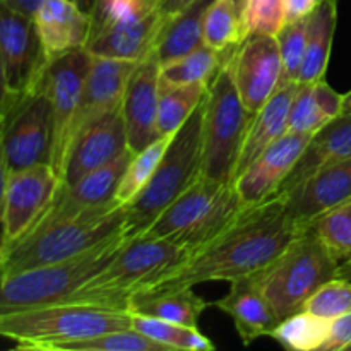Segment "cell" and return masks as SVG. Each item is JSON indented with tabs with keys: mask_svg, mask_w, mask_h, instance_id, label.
<instances>
[{
	"mask_svg": "<svg viewBox=\"0 0 351 351\" xmlns=\"http://www.w3.org/2000/svg\"><path fill=\"white\" fill-rule=\"evenodd\" d=\"M300 228L278 194L257 204L243 206L225 230L189 254L180 266L147 288L146 293L185 290L209 281L230 283L252 276L273 263Z\"/></svg>",
	"mask_w": 351,
	"mask_h": 351,
	"instance_id": "cell-1",
	"label": "cell"
},
{
	"mask_svg": "<svg viewBox=\"0 0 351 351\" xmlns=\"http://www.w3.org/2000/svg\"><path fill=\"white\" fill-rule=\"evenodd\" d=\"M125 208L112 201L72 209L53 199L26 237L0 252V273L10 274L77 257L113 237L123 235Z\"/></svg>",
	"mask_w": 351,
	"mask_h": 351,
	"instance_id": "cell-2",
	"label": "cell"
},
{
	"mask_svg": "<svg viewBox=\"0 0 351 351\" xmlns=\"http://www.w3.org/2000/svg\"><path fill=\"white\" fill-rule=\"evenodd\" d=\"M189 250L147 233L125 237L105 267L69 302L127 311L134 295L146 291L189 257Z\"/></svg>",
	"mask_w": 351,
	"mask_h": 351,
	"instance_id": "cell-3",
	"label": "cell"
},
{
	"mask_svg": "<svg viewBox=\"0 0 351 351\" xmlns=\"http://www.w3.org/2000/svg\"><path fill=\"white\" fill-rule=\"evenodd\" d=\"M129 328L130 312L71 302L0 314V338L17 350L58 351L65 343Z\"/></svg>",
	"mask_w": 351,
	"mask_h": 351,
	"instance_id": "cell-4",
	"label": "cell"
},
{
	"mask_svg": "<svg viewBox=\"0 0 351 351\" xmlns=\"http://www.w3.org/2000/svg\"><path fill=\"white\" fill-rule=\"evenodd\" d=\"M242 209L235 185L202 173L143 233L194 252L225 230Z\"/></svg>",
	"mask_w": 351,
	"mask_h": 351,
	"instance_id": "cell-5",
	"label": "cell"
},
{
	"mask_svg": "<svg viewBox=\"0 0 351 351\" xmlns=\"http://www.w3.org/2000/svg\"><path fill=\"white\" fill-rule=\"evenodd\" d=\"M202 110L204 101L171 136L151 180L125 206L123 237L146 232L163 209L202 175Z\"/></svg>",
	"mask_w": 351,
	"mask_h": 351,
	"instance_id": "cell-6",
	"label": "cell"
},
{
	"mask_svg": "<svg viewBox=\"0 0 351 351\" xmlns=\"http://www.w3.org/2000/svg\"><path fill=\"white\" fill-rule=\"evenodd\" d=\"M338 267L339 261L324 243L302 226L290 245L252 278L281 321L304 311L314 291L338 276Z\"/></svg>",
	"mask_w": 351,
	"mask_h": 351,
	"instance_id": "cell-7",
	"label": "cell"
},
{
	"mask_svg": "<svg viewBox=\"0 0 351 351\" xmlns=\"http://www.w3.org/2000/svg\"><path fill=\"white\" fill-rule=\"evenodd\" d=\"M123 239V235L113 237L64 263L0 273V314L69 302L89 278L108 264Z\"/></svg>",
	"mask_w": 351,
	"mask_h": 351,
	"instance_id": "cell-8",
	"label": "cell"
},
{
	"mask_svg": "<svg viewBox=\"0 0 351 351\" xmlns=\"http://www.w3.org/2000/svg\"><path fill=\"white\" fill-rule=\"evenodd\" d=\"M252 113L239 95L226 62L209 82L202 110V173L225 184L235 182Z\"/></svg>",
	"mask_w": 351,
	"mask_h": 351,
	"instance_id": "cell-9",
	"label": "cell"
},
{
	"mask_svg": "<svg viewBox=\"0 0 351 351\" xmlns=\"http://www.w3.org/2000/svg\"><path fill=\"white\" fill-rule=\"evenodd\" d=\"M53 110L41 86L14 96L3 112V149L9 170L51 165Z\"/></svg>",
	"mask_w": 351,
	"mask_h": 351,
	"instance_id": "cell-10",
	"label": "cell"
},
{
	"mask_svg": "<svg viewBox=\"0 0 351 351\" xmlns=\"http://www.w3.org/2000/svg\"><path fill=\"white\" fill-rule=\"evenodd\" d=\"M161 24L156 0H125L93 27L86 50L93 57L139 62L154 51Z\"/></svg>",
	"mask_w": 351,
	"mask_h": 351,
	"instance_id": "cell-11",
	"label": "cell"
},
{
	"mask_svg": "<svg viewBox=\"0 0 351 351\" xmlns=\"http://www.w3.org/2000/svg\"><path fill=\"white\" fill-rule=\"evenodd\" d=\"M60 185V175L50 163L10 171L3 195L0 252L19 242L36 226Z\"/></svg>",
	"mask_w": 351,
	"mask_h": 351,
	"instance_id": "cell-12",
	"label": "cell"
},
{
	"mask_svg": "<svg viewBox=\"0 0 351 351\" xmlns=\"http://www.w3.org/2000/svg\"><path fill=\"white\" fill-rule=\"evenodd\" d=\"M91 58L93 55L86 48L69 51L48 62L40 79L41 89L47 93L51 110H53L51 167L58 175L62 173L72 120H74L75 110L81 99L89 67H91Z\"/></svg>",
	"mask_w": 351,
	"mask_h": 351,
	"instance_id": "cell-13",
	"label": "cell"
},
{
	"mask_svg": "<svg viewBox=\"0 0 351 351\" xmlns=\"http://www.w3.org/2000/svg\"><path fill=\"white\" fill-rule=\"evenodd\" d=\"M228 65L240 98L252 115L285 82L276 36L249 34L233 50Z\"/></svg>",
	"mask_w": 351,
	"mask_h": 351,
	"instance_id": "cell-14",
	"label": "cell"
},
{
	"mask_svg": "<svg viewBox=\"0 0 351 351\" xmlns=\"http://www.w3.org/2000/svg\"><path fill=\"white\" fill-rule=\"evenodd\" d=\"M0 51L10 95H23L40 84L48 60L33 16L12 9L3 0H0Z\"/></svg>",
	"mask_w": 351,
	"mask_h": 351,
	"instance_id": "cell-15",
	"label": "cell"
},
{
	"mask_svg": "<svg viewBox=\"0 0 351 351\" xmlns=\"http://www.w3.org/2000/svg\"><path fill=\"white\" fill-rule=\"evenodd\" d=\"M129 149L122 105L96 119L72 137L62 165V184L71 185L82 175Z\"/></svg>",
	"mask_w": 351,
	"mask_h": 351,
	"instance_id": "cell-16",
	"label": "cell"
},
{
	"mask_svg": "<svg viewBox=\"0 0 351 351\" xmlns=\"http://www.w3.org/2000/svg\"><path fill=\"white\" fill-rule=\"evenodd\" d=\"M161 65L156 53L139 60L130 74L122 99L127 144L132 153L144 149L161 137L158 130Z\"/></svg>",
	"mask_w": 351,
	"mask_h": 351,
	"instance_id": "cell-17",
	"label": "cell"
},
{
	"mask_svg": "<svg viewBox=\"0 0 351 351\" xmlns=\"http://www.w3.org/2000/svg\"><path fill=\"white\" fill-rule=\"evenodd\" d=\"M311 134L287 132L249 165L233 185L243 206L257 204L278 194L281 184L307 147Z\"/></svg>",
	"mask_w": 351,
	"mask_h": 351,
	"instance_id": "cell-18",
	"label": "cell"
},
{
	"mask_svg": "<svg viewBox=\"0 0 351 351\" xmlns=\"http://www.w3.org/2000/svg\"><path fill=\"white\" fill-rule=\"evenodd\" d=\"M137 62L119 60V58H91V67H89L81 99H79L77 110L72 120L69 144L79 130L122 105L127 82Z\"/></svg>",
	"mask_w": 351,
	"mask_h": 351,
	"instance_id": "cell-19",
	"label": "cell"
},
{
	"mask_svg": "<svg viewBox=\"0 0 351 351\" xmlns=\"http://www.w3.org/2000/svg\"><path fill=\"white\" fill-rule=\"evenodd\" d=\"M278 195L285 199L298 225H308L319 215L351 199V160L319 168L290 191Z\"/></svg>",
	"mask_w": 351,
	"mask_h": 351,
	"instance_id": "cell-20",
	"label": "cell"
},
{
	"mask_svg": "<svg viewBox=\"0 0 351 351\" xmlns=\"http://www.w3.org/2000/svg\"><path fill=\"white\" fill-rule=\"evenodd\" d=\"M33 19L48 62L88 45L91 14L74 0H43Z\"/></svg>",
	"mask_w": 351,
	"mask_h": 351,
	"instance_id": "cell-21",
	"label": "cell"
},
{
	"mask_svg": "<svg viewBox=\"0 0 351 351\" xmlns=\"http://www.w3.org/2000/svg\"><path fill=\"white\" fill-rule=\"evenodd\" d=\"M211 305L232 317L243 345L269 336L280 322V317L252 276L230 281V290L225 297Z\"/></svg>",
	"mask_w": 351,
	"mask_h": 351,
	"instance_id": "cell-22",
	"label": "cell"
},
{
	"mask_svg": "<svg viewBox=\"0 0 351 351\" xmlns=\"http://www.w3.org/2000/svg\"><path fill=\"white\" fill-rule=\"evenodd\" d=\"M298 82H283L273 96L264 103L259 112L254 113L247 129L242 153L237 165L235 178L256 161L267 147L288 132L290 110L297 93Z\"/></svg>",
	"mask_w": 351,
	"mask_h": 351,
	"instance_id": "cell-23",
	"label": "cell"
},
{
	"mask_svg": "<svg viewBox=\"0 0 351 351\" xmlns=\"http://www.w3.org/2000/svg\"><path fill=\"white\" fill-rule=\"evenodd\" d=\"M346 160H351V113H339L311 137L307 147L287 180L281 184L278 194L290 191L319 168Z\"/></svg>",
	"mask_w": 351,
	"mask_h": 351,
	"instance_id": "cell-24",
	"label": "cell"
},
{
	"mask_svg": "<svg viewBox=\"0 0 351 351\" xmlns=\"http://www.w3.org/2000/svg\"><path fill=\"white\" fill-rule=\"evenodd\" d=\"M132 154V151L125 149L108 163L82 175L74 184H62L55 199L72 209L93 208L115 201V192Z\"/></svg>",
	"mask_w": 351,
	"mask_h": 351,
	"instance_id": "cell-25",
	"label": "cell"
},
{
	"mask_svg": "<svg viewBox=\"0 0 351 351\" xmlns=\"http://www.w3.org/2000/svg\"><path fill=\"white\" fill-rule=\"evenodd\" d=\"M211 3L213 0H195L180 12L163 19L154 43V53L160 65L170 64L204 43L202 27Z\"/></svg>",
	"mask_w": 351,
	"mask_h": 351,
	"instance_id": "cell-26",
	"label": "cell"
},
{
	"mask_svg": "<svg viewBox=\"0 0 351 351\" xmlns=\"http://www.w3.org/2000/svg\"><path fill=\"white\" fill-rule=\"evenodd\" d=\"M343 113V95L331 88L324 79L298 82L290 110L288 132L314 136L321 127Z\"/></svg>",
	"mask_w": 351,
	"mask_h": 351,
	"instance_id": "cell-27",
	"label": "cell"
},
{
	"mask_svg": "<svg viewBox=\"0 0 351 351\" xmlns=\"http://www.w3.org/2000/svg\"><path fill=\"white\" fill-rule=\"evenodd\" d=\"M211 304L199 297L192 288L156 293H137L129 304L130 314L163 319L177 324L197 328L199 319Z\"/></svg>",
	"mask_w": 351,
	"mask_h": 351,
	"instance_id": "cell-28",
	"label": "cell"
},
{
	"mask_svg": "<svg viewBox=\"0 0 351 351\" xmlns=\"http://www.w3.org/2000/svg\"><path fill=\"white\" fill-rule=\"evenodd\" d=\"M338 21V0H321L308 14V38L298 82L324 79Z\"/></svg>",
	"mask_w": 351,
	"mask_h": 351,
	"instance_id": "cell-29",
	"label": "cell"
},
{
	"mask_svg": "<svg viewBox=\"0 0 351 351\" xmlns=\"http://www.w3.org/2000/svg\"><path fill=\"white\" fill-rule=\"evenodd\" d=\"M208 86L204 82L195 84H171L161 81L158 98V130L161 136L175 134L189 117L204 101Z\"/></svg>",
	"mask_w": 351,
	"mask_h": 351,
	"instance_id": "cell-30",
	"label": "cell"
},
{
	"mask_svg": "<svg viewBox=\"0 0 351 351\" xmlns=\"http://www.w3.org/2000/svg\"><path fill=\"white\" fill-rule=\"evenodd\" d=\"M332 321L322 319L307 311L295 312L281 319L271 331L269 338L283 348L293 351H322L331 336Z\"/></svg>",
	"mask_w": 351,
	"mask_h": 351,
	"instance_id": "cell-31",
	"label": "cell"
},
{
	"mask_svg": "<svg viewBox=\"0 0 351 351\" xmlns=\"http://www.w3.org/2000/svg\"><path fill=\"white\" fill-rule=\"evenodd\" d=\"M233 50L216 51L206 43H202L191 53L184 55V57L177 58L167 65H161V81L171 82V84H195V82L209 84L213 77L218 74L219 69L230 60Z\"/></svg>",
	"mask_w": 351,
	"mask_h": 351,
	"instance_id": "cell-32",
	"label": "cell"
},
{
	"mask_svg": "<svg viewBox=\"0 0 351 351\" xmlns=\"http://www.w3.org/2000/svg\"><path fill=\"white\" fill-rule=\"evenodd\" d=\"M132 328L141 335L147 336L153 341L163 345L168 351H213L215 345L208 336L202 335L197 328L163 321V319L147 317V315L130 314Z\"/></svg>",
	"mask_w": 351,
	"mask_h": 351,
	"instance_id": "cell-33",
	"label": "cell"
},
{
	"mask_svg": "<svg viewBox=\"0 0 351 351\" xmlns=\"http://www.w3.org/2000/svg\"><path fill=\"white\" fill-rule=\"evenodd\" d=\"M247 38L243 14L232 0H213L204 17L202 40L216 51H228Z\"/></svg>",
	"mask_w": 351,
	"mask_h": 351,
	"instance_id": "cell-34",
	"label": "cell"
},
{
	"mask_svg": "<svg viewBox=\"0 0 351 351\" xmlns=\"http://www.w3.org/2000/svg\"><path fill=\"white\" fill-rule=\"evenodd\" d=\"M171 136L173 134H170V136H161L153 144H149L144 149L132 154L125 171H123L119 189L115 192V201L120 202L123 208L129 206L143 192L147 182L151 180V177L156 171L158 165H160L161 158H163L165 151H167L168 144H170Z\"/></svg>",
	"mask_w": 351,
	"mask_h": 351,
	"instance_id": "cell-35",
	"label": "cell"
},
{
	"mask_svg": "<svg viewBox=\"0 0 351 351\" xmlns=\"http://www.w3.org/2000/svg\"><path fill=\"white\" fill-rule=\"evenodd\" d=\"M305 226L339 263L351 259V199L322 213Z\"/></svg>",
	"mask_w": 351,
	"mask_h": 351,
	"instance_id": "cell-36",
	"label": "cell"
},
{
	"mask_svg": "<svg viewBox=\"0 0 351 351\" xmlns=\"http://www.w3.org/2000/svg\"><path fill=\"white\" fill-rule=\"evenodd\" d=\"M58 351H168L163 345L141 335L134 328L108 331L86 339L65 343Z\"/></svg>",
	"mask_w": 351,
	"mask_h": 351,
	"instance_id": "cell-37",
	"label": "cell"
},
{
	"mask_svg": "<svg viewBox=\"0 0 351 351\" xmlns=\"http://www.w3.org/2000/svg\"><path fill=\"white\" fill-rule=\"evenodd\" d=\"M308 38V16L300 19L287 21L280 33L276 34L280 47L281 62H283V81L298 82Z\"/></svg>",
	"mask_w": 351,
	"mask_h": 351,
	"instance_id": "cell-38",
	"label": "cell"
},
{
	"mask_svg": "<svg viewBox=\"0 0 351 351\" xmlns=\"http://www.w3.org/2000/svg\"><path fill=\"white\" fill-rule=\"evenodd\" d=\"M304 311L319 315L328 321H336L351 312V281L343 278H332L319 287L311 298L305 302Z\"/></svg>",
	"mask_w": 351,
	"mask_h": 351,
	"instance_id": "cell-39",
	"label": "cell"
},
{
	"mask_svg": "<svg viewBox=\"0 0 351 351\" xmlns=\"http://www.w3.org/2000/svg\"><path fill=\"white\" fill-rule=\"evenodd\" d=\"M287 24V3L285 0H247L243 10V26L249 34L276 36Z\"/></svg>",
	"mask_w": 351,
	"mask_h": 351,
	"instance_id": "cell-40",
	"label": "cell"
},
{
	"mask_svg": "<svg viewBox=\"0 0 351 351\" xmlns=\"http://www.w3.org/2000/svg\"><path fill=\"white\" fill-rule=\"evenodd\" d=\"M322 351H351V312L332 321L331 336Z\"/></svg>",
	"mask_w": 351,
	"mask_h": 351,
	"instance_id": "cell-41",
	"label": "cell"
},
{
	"mask_svg": "<svg viewBox=\"0 0 351 351\" xmlns=\"http://www.w3.org/2000/svg\"><path fill=\"white\" fill-rule=\"evenodd\" d=\"M9 165H7L5 149H3V112L0 113V237H2V208L5 195L7 180H9Z\"/></svg>",
	"mask_w": 351,
	"mask_h": 351,
	"instance_id": "cell-42",
	"label": "cell"
},
{
	"mask_svg": "<svg viewBox=\"0 0 351 351\" xmlns=\"http://www.w3.org/2000/svg\"><path fill=\"white\" fill-rule=\"evenodd\" d=\"M321 0H285L287 3V21L300 19L308 16Z\"/></svg>",
	"mask_w": 351,
	"mask_h": 351,
	"instance_id": "cell-43",
	"label": "cell"
},
{
	"mask_svg": "<svg viewBox=\"0 0 351 351\" xmlns=\"http://www.w3.org/2000/svg\"><path fill=\"white\" fill-rule=\"evenodd\" d=\"M123 2H125V0H95V5H93V12H91V19H93L91 29L98 26V24H101L103 21L108 17V14Z\"/></svg>",
	"mask_w": 351,
	"mask_h": 351,
	"instance_id": "cell-44",
	"label": "cell"
},
{
	"mask_svg": "<svg viewBox=\"0 0 351 351\" xmlns=\"http://www.w3.org/2000/svg\"><path fill=\"white\" fill-rule=\"evenodd\" d=\"M194 2L195 0H156V5H158V10H160L161 17L167 19V17L180 12V10H184L185 7H189Z\"/></svg>",
	"mask_w": 351,
	"mask_h": 351,
	"instance_id": "cell-45",
	"label": "cell"
},
{
	"mask_svg": "<svg viewBox=\"0 0 351 351\" xmlns=\"http://www.w3.org/2000/svg\"><path fill=\"white\" fill-rule=\"evenodd\" d=\"M12 98H14V95H10L9 86H7L5 65H3L2 51H0V113L5 112V108L9 106V103L12 101Z\"/></svg>",
	"mask_w": 351,
	"mask_h": 351,
	"instance_id": "cell-46",
	"label": "cell"
},
{
	"mask_svg": "<svg viewBox=\"0 0 351 351\" xmlns=\"http://www.w3.org/2000/svg\"><path fill=\"white\" fill-rule=\"evenodd\" d=\"M9 7L19 10V12L27 14V16H34V12L38 10V7L41 5L43 0H3Z\"/></svg>",
	"mask_w": 351,
	"mask_h": 351,
	"instance_id": "cell-47",
	"label": "cell"
},
{
	"mask_svg": "<svg viewBox=\"0 0 351 351\" xmlns=\"http://www.w3.org/2000/svg\"><path fill=\"white\" fill-rule=\"evenodd\" d=\"M338 278H343V280L351 281V259L341 261V263H339Z\"/></svg>",
	"mask_w": 351,
	"mask_h": 351,
	"instance_id": "cell-48",
	"label": "cell"
},
{
	"mask_svg": "<svg viewBox=\"0 0 351 351\" xmlns=\"http://www.w3.org/2000/svg\"><path fill=\"white\" fill-rule=\"evenodd\" d=\"M75 3H77L79 7H81L82 10H86V12L91 14L93 12V5H95V0H74Z\"/></svg>",
	"mask_w": 351,
	"mask_h": 351,
	"instance_id": "cell-49",
	"label": "cell"
},
{
	"mask_svg": "<svg viewBox=\"0 0 351 351\" xmlns=\"http://www.w3.org/2000/svg\"><path fill=\"white\" fill-rule=\"evenodd\" d=\"M343 113H351V91L343 95Z\"/></svg>",
	"mask_w": 351,
	"mask_h": 351,
	"instance_id": "cell-50",
	"label": "cell"
},
{
	"mask_svg": "<svg viewBox=\"0 0 351 351\" xmlns=\"http://www.w3.org/2000/svg\"><path fill=\"white\" fill-rule=\"evenodd\" d=\"M233 3H235L237 7H239V10L240 12L243 14V10H245V5H247V0H232Z\"/></svg>",
	"mask_w": 351,
	"mask_h": 351,
	"instance_id": "cell-51",
	"label": "cell"
}]
</instances>
